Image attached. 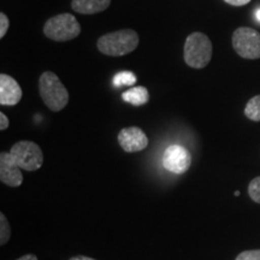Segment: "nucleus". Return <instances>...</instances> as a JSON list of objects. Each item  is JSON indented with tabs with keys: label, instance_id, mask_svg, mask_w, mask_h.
Wrapping results in <instances>:
<instances>
[{
	"label": "nucleus",
	"instance_id": "15",
	"mask_svg": "<svg viewBox=\"0 0 260 260\" xmlns=\"http://www.w3.org/2000/svg\"><path fill=\"white\" fill-rule=\"evenodd\" d=\"M11 236V228L4 213H0V245H5Z\"/></svg>",
	"mask_w": 260,
	"mask_h": 260
},
{
	"label": "nucleus",
	"instance_id": "8",
	"mask_svg": "<svg viewBox=\"0 0 260 260\" xmlns=\"http://www.w3.org/2000/svg\"><path fill=\"white\" fill-rule=\"evenodd\" d=\"M118 142L125 152L135 153L147 147L148 138L144 130L138 126H128L119 132Z\"/></svg>",
	"mask_w": 260,
	"mask_h": 260
},
{
	"label": "nucleus",
	"instance_id": "12",
	"mask_svg": "<svg viewBox=\"0 0 260 260\" xmlns=\"http://www.w3.org/2000/svg\"><path fill=\"white\" fill-rule=\"evenodd\" d=\"M122 99L133 106H142L148 103L149 93L146 87H133L122 94Z\"/></svg>",
	"mask_w": 260,
	"mask_h": 260
},
{
	"label": "nucleus",
	"instance_id": "2",
	"mask_svg": "<svg viewBox=\"0 0 260 260\" xmlns=\"http://www.w3.org/2000/svg\"><path fill=\"white\" fill-rule=\"evenodd\" d=\"M39 90L42 102L53 112L63 110L69 102V93L59 77L54 73L46 71L39 80Z\"/></svg>",
	"mask_w": 260,
	"mask_h": 260
},
{
	"label": "nucleus",
	"instance_id": "13",
	"mask_svg": "<svg viewBox=\"0 0 260 260\" xmlns=\"http://www.w3.org/2000/svg\"><path fill=\"white\" fill-rule=\"evenodd\" d=\"M245 115L251 121H260V95L253 96L245 107Z\"/></svg>",
	"mask_w": 260,
	"mask_h": 260
},
{
	"label": "nucleus",
	"instance_id": "18",
	"mask_svg": "<svg viewBox=\"0 0 260 260\" xmlns=\"http://www.w3.org/2000/svg\"><path fill=\"white\" fill-rule=\"evenodd\" d=\"M9 25H10V22H9L8 16H6L4 12H2V14H0V38L2 39L4 38L6 32H8Z\"/></svg>",
	"mask_w": 260,
	"mask_h": 260
},
{
	"label": "nucleus",
	"instance_id": "17",
	"mask_svg": "<svg viewBox=\"0 0 260 260\" xmlns=\"http://www.w3.org/2000/svg\"><path fill=\"white\" fill-rule=\"evenodd\" d=\"M235 260H260V249H252L240 253Z\"/></svg>",
	"mask_w": 260,
	"mask_h": 260
},
{
	"label": "nucleus",
	"instance_id": "22",
	"mask_svg": "<svg viewBox=\"0 0 260 260\" xmlns=\"http://www.w3.org/2000/svg\"><path fill=\"white\" fill-rule=\"evenodd\" d=\"M70 260H95L93 258H89V256H84V255H79V256H74Z\"/></svg>",
	"mask_w": 260,
	"mask_h": 260
},
{
	"label": "nucleus",
	"instance_id": "14",
	"mask_svg": "<svg viewBox=\"0 0 260 260\" xmlns=\"http://www.w3.org/2000/svg\"><path fill=\"white\" fill-rule=\"evenodd\" d=\"M112 83L115 87L133 86V84L136 83V76L135 74L130 73V71H122V73H118L113 77Z\"/></svg>",
	"mask_w": 260,
	"mask_h": 260
},
{
	"label": "nucleus",
	"instance_id": "20",
	"mask_svg": "<svg viewBox=\"0 0 260 260\" xmlns=\"http://www.w3.org/2000/svg\"><path fill=\"white\" fill-rule=\"evenodd\" d=\"M224 2L228 3V4L233 5V6H243L248 4L251 0H224Z\"/></svg>",
	"mask_w": 260,
	"mask_h": 260
},
{
	"label": "nucleus",
	"instance_id": "3",
	"mask_svg": "<svg viewBox=\"0 0 260 260\" xmlns=\"http://www.w3.org/2000/svg\"><path fill=\"white\" fill-rule=\"evenodd\" d=\"M212 58V42L203 32H193L184 44V61L194 69H203Z\"/></svg>",
	"mask_w": 260,
	"mask_h": 260
},
{
	"label": "nucleus",
	"instance_id": "23",
	"mask_svg": "<svg viewBox=\"0 0 260 260\" xmlns=\"http://www.w3.org/2000/svg\"><path fill=\"white\" fill-rule=\"evenodd\" d=\"M255 19L260 23V8L255 11Z\"/></svg>",
	"mask_w": 260,
	"mask_h": 260
},
{
	"label": "nucleus",
	"instance_id": "4",
	"mask_svg": "<svg viewBox=\"0 0 260 260\" xmlns=\"http://www.w3.org/2000/svg\"><path fill=\"white\" fill-rule=\"evenodd\" d=\"M81 32V25L70 14L53 16L44 25V34L53 41H70Z\"/></svg>",
	"mask_w": 260,
	"mask_h": 260
},
{
	"label": "nucleus",
	"instance_id": "10",
	"mask_svg": "<svg viewBox=\"0 0 260 260\" xmlns=\"http://www.w3.org/2000/svg\"><path fill=\"white\" fill-rule=\"evenodd\" d=\"M21 99L22 89L17 81L10 75H0V104L3 106H15Z\"/></svg>",
	"mask_w": 260,
	"mask_h": 260
},
{
	"label": "nucleus",
	"instance_id": "5",
	"mask_svg": "<svg viewBox=\"0 0 260 260\" xmlns=\"http://www.w3.org/2000/svg\"><path fill=\"white\" fill-rule=\"evenodd\" d=\"M10 153L22 170L35 171L44 164V153L35 142L18 141L12 146Z\"/></svg>",
	"mask_w": 260,
	"mask_h": 260
},
{
	"label": "nucleus",
	"instance_id": "21",
	"mask_svg": "<svg viewBox=\"0 0 260 260\" xmlns=\"http://www.w3.org/2000/svg\"><path fill=\"white\" fill-rule=\"evenodd\" d=\"M17 260H38L37 255L34 254H25L23 256H21V258H18Z\"/></svg>",
	"mask_w": 260,
	"mask_h": 260
},
{
	"label": "nucleus",
	"instance_id": "16",
	"mask_svg": "<svg viewBox=\"0 0 260 260\" xmlns=\"http://www.w3.org/2000/svg\"><path fill=\"white\" fill-rule=\"evenodd\" d=\"M248 193L253 201L260 204V176L251 181L248 186Z\"/></svg>",
	"mask_w": 260,
	"mask_h": 260
},
{
	"label": "nucleus",
	"instance_id": "19",
	"mask_svg": "<svg viewBox=\"0 0 260 260\" xmlns=\"http://www.w3.org/2000/svg\"><path fill=\"white\" fill-rule=\"evenodd\" d=\"M9 118L5 116V113L0 112V130H5L9 128Z\"/></svg>",
	"mask_w": 260,
	"mask_h": 260
},
{
	"label": "nucleus",
	"instance_id": "6",
	"mask_svg": "<svg viewBox=\"0 0 260 260\" xmlns=\"http://www.w3.org/2000/svg\"><path fill=\"white\" fill-rule=\"evenodd\" d=\"M233 47L245 59H259L260 32L248 27L237 28L233 34Z\"/></svg>",
	"mask_w": 260,
	"mask_h": 260
},
{
	"label": "nucleus",
	"instance_id": "9",
	"mask_svg": "<svg viewBox=\"0 0 260 260\" xmlns=\"http://www.w3.org/2000/svg\"><path fill=\"white\" fill-rule=\"evenodd\" d=\"M22 169L16 164L10 152L0 154V181L9 187H19L23 182Z\"/></svg>",
	"mask_w": 260,
	"mask_h": 260
},
{
	"label": "nucleus",
	"instance_id": "11",
	"mask_svg": "<svg viewBox=\"0 0 260 260\" xmlns=\"http://www.w3.org/2000/svg\"><path fill=\"white\" fill-rule=\"evenodd\" d=\"M111 4V0H73L71 8L81 15H94L105 11Z\"/></svg>",
	"mask_w": 260,
	"mask_h": 260
},
{
	"label": "nucleus",
	"instance_id": "7",
	"mask_svg": "<svg viewBox=\"0 0 260 260\" xmlns=\"http://www.w3.org/2000/svg\"><path fill=\"white\" fill-rule=\"evenodd\" d=\"M191 155L186 147L181 145H170L162 154V165L175 175H182L190 168Z\"/></svg>",
	"mask_w": 260,
	"mask_h": 260
},
{
	"label": "nucleus",
	"instance_id": "1",
	"mask_svg": "<svg viewBox=\"0 0 260 260\" xmlns=\"http://www.w3.org/2000/svg\"><path fill=\"white\" fill-rule=\"evenodd\" d=\"M139 35L133 29L109 32L98 40V50L110 57H122L135 51L139 45Z\"/></svg>",
	"mask_w": 260,
	"mask_h": 260
},
{
	"label": "nucleus",
	"instance_id": "24",
	"mask_svg": "<svg viewBox=\"0 0 260 260\" xmlns=\"http://www.w3.org/2000/svg\"><path fill=\"white\" fill-rule=\"evenodd\" d=\"M240 195V191H235V197H239Z\"/></svg>",
	"mask_w": 260,
	"mask_h": 260
}]
</instances>
